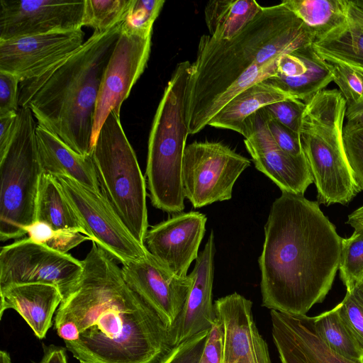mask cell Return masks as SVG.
<instances>
[{"instance_id": "obj_1", "label": "cell", "mask_w": 363, "mask_h": 363, "mask_svg": "<svg viewBox=\"0 0 363 363\" xmlns=\"http://www.w3.org/2000/svg\"><path fill=\"white\" fill-rule=\"evenodd\" d=\"M82 263L55 316L67 350L81 363H159L174 347L171 329L96 243Z\"/></svg>"}, {"instance_id": "obj_2", "label": "cell", "mask_w": 363, "mask_h": 363, "mask_svg": "<svg viewBox=\"0 0 363 363\" xmlns=\"http://www.w3.org/2000/svg\"><path fill=\"white\" fill-rule=\"evenodd\" d=\"M342 238L317 201L281 191L271 206L258 259L262 306L306 315L330 290Z\"/></svg>"}, {"instance_id": "obj_3", "label": "cell", "mask_w": 363, "mask_h": 363, "mask_svg": "<svg viewBox=\"0 0 363 363\" xmlns=\"http://www.w3.org/2000/svg\"><path fill=\"white\" fill-rule=\"evenodd\" d=\"M313 42L308 28L282 3L262 6L230 40L201 36L186 89L189 134L208 125L225 94L247 72Z\"/></svg>"}, {"instance_id": "obj_4", "label": "cell", "mask_w": 363, "mask_h": 363, "mask_svg": "<svg viewBox=\"0 0 363 363\" xmlns=\"http://www.w3.org/2000/svg\"><path fill=\"white\" fill-rule=\"evenodd\" d=\"M122 23L94 33L73 55L19 86V107L82 155H91L96 101Z\"/></svg>"}, {"instance_id": "obj_5", "label": "cell", "mask_w": 363, "mask_h": 363, "mask_svg": "<svg viewBox=\"0 0 363 363\" xmlns=\"http://www.w3.org/2000/svg\"><path fill=\"white\" fill-rule=\"evenodd\" d=\"M189 61L178 63L155 112L147 147L145 174L152 206L170 214L183 212L182 164L189 133L186 95Z\"/></svg>"}, {"instance_id": "obj_6", "label": "cell", "mask_w": 363, "mask_h": 363, "mask_svg": "<svg viewBox=\"0 0 363 363\" xmlns=\"http://www.w3.org/2000/svg\"><path fill=\"white\" fill-rule=\"evenodd\" d=\"M305 103L299 136L316 186L317 202L347 205L361 189L344 149L346 102L338 90L323 89Z\"/></svg>"}, {"instance_id": "obj_7", "label": "cell", "mask_w": 363, "mask_h": 363, "mask_svg": "<svg viewBox=\"0 0 363 363\" xmlns=\"http://www.w3.org/2000/svg\"><path fill=\"white\" fill-rule=\"evenodd\" d=\"M91 156L102 194L132 235L145 245L148 230L146 183L120 115L110 113Z\"/></svg>"}, {"instance_id": "obj_8", "label": "cell", "mask_w": 363, "mask_h": 363, "mask_svg": "<svg viewBox=\"0 0 363 363\" xmlns=\"http://www.w3.org/2000/svg\"><path fill=\"white\" fill-rule=\"evenodd\" d=\"M18 124L0 157V240L28 234L35 222L40 179L43 173L37 149L38 123L28 108L18 109Z\"/></svg>"}, {"instance_id": "obj_9", "label": "cell", "mask_w": 363, "mask_h": 363, "mask_svg": "<svg viewBox=\"0 0 363 363\" xmlns=\"http://www.w3.org/2000/svg\"><path fill=\"white\" fill-rule=\"evenodd\" d=\"M250 160L221 142H194L184 150V194L194 208L232 198L233 189Z\"/></svg>"}, {"instance_id": "obj_10", "label": "cell", "mask_w": 363, "mask_h": 363, "mask_svg": "<svg viewBox=\"0 0 363 363\" xmlns=\"http://www.w3.org/2000/svg\"><path fill=\"white\" fill-rule=\"evenodd\" d=\"M79 220L85 235L121 264L149 252L130 233L101 191L65 176H54Z\"/></svg>"}, {"instance_id": "obj_11", "label": "cell", "mask_w": 363, "mask_h": 363, "mask_svg": "<svg viewBox=\"0 0 363 363\" xmlns=\"http://www.w3.org/2000/svg\"><path fill=\"white\" fill-rule=\"evenodd\" d=\"M82 260L35 242L28 237L3 246L0 251V287L12 284H45L63 296L83 272Z\"/></svg>"}, {"instance_id": "obj_12", "label": "cell", "mask_w": 363, "mask_h": 363, "mask_svg": "<svg viewBox=\"0 0 363 363\" xmlns=\"http://www.w3.org/2000/svg\"><path fill=\"white\" fill-rule=\"evenodd\" d=\"M152 34H140L122 28L106 68L96 101L91 144L111 112L120 115L123 102L143 73L151 50Z\"/></svg>"}, {"instance_id": "obj_13", "label": "cell", "mask_w": 363, "mask_h": 363, "mask_svg": "<svg viewBox=\"0 0 363 363\" xmlns=\"http://www.w3.org/2000/svg\"><path fill=\"white\" fill-rule=\"evenodd\" d=\"M242 135L257 170L272 180L281 191L304 195L313 182L305 156L291 155L277 145L269 132L264 108L247 118Z\"/></svg>"}, {"instance_id": "obj_14", "label": "cell", "mask_w": 363, "mask_h": 363, "mask_svg": "<svg viewBox=\"0 0 363 363\" xmlns=\"http://www.w3.org/2000/svg\"><path fill=\"white\" fill-rule=\"evenodd\" d=\"M84 38L79 28L0 40V71L21 82L38 77L76 52Z\"/></svg>"}, {"instance_id": "obj_15", "label": "cell", "mask_w": 363, "mask_h": 363, "mask_svg": "<svg viewBox=\"0 0 363 363\" xmlns=\"http://www.w3.org/2000/svg\"><path fill=\"white\" fill-rule=\"evenodd\" d=\"M128 285L170 329L179 316L193 283V275L180 277L148 252L143 258L122 264Z\"/></svg>"}, {"instance_id": "obj_16", "label": "cell", "mask_w": 363, "mask_h": 363, "mask_svg": "<svg viewBox=\"0 0 363 363\" xmlns=\"http://www.w3.org/2000/svg\"><path fill=\"white\" fill-rule=\"evenodd\" d=\"M85 0H0V40L82 28Z\"/></svg>"}, {"instance_id": "obj_17", "label": "cell", "mask_w": 363, "mask_h": 363, "mask_svg": "<svg viewBox=\"0 0 363 363\" xmlns=\"http://www.w3.org/2000/svg\"><path fill=\"white\" fill-rule=\"evenodd\" d=\"M207 218L199 211L172 215L147 230L145 243L148 252L175 274L184 277L199 256Z\"/></svg>"}, {"instance_id": "obj_18", "label": "cell", "mask_w": 363, "mask_h": 363, "mask_svg": "<svg viewBox=\"0 0 363 363\" xmlns=\"http://www.w3.org/2000/svg\"><path fill=\"white\" fill-rule=\"evenodd\" d=\"M223 332V363H271L252 314V303L235 292L214 302Z\"/></svg>"}, {"instance_id": "obj_19", "label": "cell", "mask_w": 363, "mask_h": 363, "mask_svg": "<svg viewBox=\"0 0 363 363\" xmlns=\"http://www.w3.org/2000/svg\"><path fill=\"white\" fill-rule=\"evenodd\" d=\"M272 334L281 363H363L330 349L317 330L313 317L272 310Z\"/></svg>"}, {"instance_id": "obj_20", "label": "cell", "mask_w": 363, "mask_h": 363, "mask_svg": "<svg viewBox=\"0 0 363 363\" xmlns=\"http://www.w3.org/2000/svg\"><path fill=\"white\" fill-rule=\"evenodd\" d=\"M215 252L211 230L191 272L194 280L183 309L171 329L174 346L209 330L216 319L212 300Z\"/></svg>"}, {"instance_id": "obj_21", "label": "cell", "mask_w": 363, "mask_h": 363, "mask_svg": "<svg viewBox=\"0 0 363 363\" xmlns=\"http://www.w3.org/2000/svg\"><path fill=\"white\" fill-rule=\"evenodd\" d=\"M291 97L306 102L333 81L327 62L312 44L283 55L275 76L264 80Z\"/></svg>"}, {"instance_id": "obj_22", "label": "cell", "mask_w": 363, "mask_h": 363, "mask_svg": "<svg viewBox=\"0 0 363 363\" xmlns=\"http://www.w3.org/2000/svg\"><path fill=\"white\" fill-rule=\"evenodd\" d=\"M0 318L9 308L15 310L35 335L43 339L52 325L62 296L55 286L45 284H12L0 287Z\"/></svg>"}, {"instance_id": "obj_23", "label": "cell", "mask_w": 363, "mask_h": 363, "mask_svg": "<svg viewBox=\"0 0 363 363\" xmlns=\"http://www.w3.org/2000/svg\"><path fill=\"white\" fill-rule=\"evenodd\" d=\"M38 154L43 172L52 176H65L97 191H101L91 155L74 151L45 128L37 125Z\"/></svg>"}, {"instance_id": "obj_24", "label": "cell", "mask_w": 363, "mask_h": 363, "mask_svg": "<svg viewBox=\"0 0 363 363\" xmlns=\"http://www.w3.org/2000/svg\"><path fill=\"white\" fill-rule=\"evenodd\" d=\"M312 46L325 61L347 65L363 74V11L349 0L345 22Z\"/></svg>"}, {"instance_id": "obj_25", "label": "cell", "mask_w": 363, "mask_h": 363, "mask_svg": "<svg viewBox=\"0 0 363 363\" xmlns=\"http://www.w3.org/2000/svg\"><path fill=\"white\" fill-rule=\"evenodd\" d=\"M290 98L292 97L279 88L265 81L260 82L233 97L212 118L208 125L242 135L247 118L269 104Z\"/></svg>"}, {"instance_id": "obj_26", "label": "cell", "mask_w": 363, "mask_h": 363, "mask_svg": "<svg viewBox=\"0 0 363 363\" xmlns=\"http://www.w3.org/2000/svg\"><path fill=\"white\" fill-rule=\"evenodd\" d=\"M255 0H216L207 2L205 21L210 36L215 40L233 38L261 11Z\"/></svg>"}, {"instance_id": "obj_27", "label": "cell", "mask_w": 363, "mask_h": 363, "mask_svg": "<svg viewBox=\"0 0 363 363\" xmlns=\"http://www.w3.org/2000/svg\"><path fill=\"white\" fill-rule=\"evenodd\" d=\"M35 221L45 223L54 230H75L85 235L55 177L44 172L39 182Z\"/></svg>"}, {"instance_id": "obj_28", "label": "cell", "mask_w": 363, "mask_h": 363, "mask_svg": "<svg viewBox=\"0 0 363 363\" xmlns=\"http://www.w3.org/2000/svg\"><path fill=\"white\" fill-rule=\"evenodd\" d=\"M281 3L303 21L315 41L345 22L349 0H284Z\"/></svg>"}, {"instance_id": "obj_29", "label": "cell", "mask_w": 363, "mask_h": 363, "mask_svg": "<svg viewBox=\"0 0 363 363\" xmlns=\"http://www.w3.org/2000/svg\"><path fill=\"white\" fill-rule=\"evenodd\" d=\"M313 319L320 337L330 349L350 360L363 361V350L337 306Z\"/></svg>"}, {"instance_id": "obj_30", "label": "cell", "mask_w": 363, "mask_h": 363, "mask_svg": "<svg viewBox=\"0 0 363 363\" xmlns=\"http://www.w3.org/2000/svg\"><path fill=\"white\" fill-rule=\"evenodd\" d=\"M133 0H85L83 26L104 32L123 22Z\"/></svg>"}, {"instance_id": "obj_31", "label": "cell", "mask_w": 363, "mask_h": 363, "mask_svg": "<svg viewBox=\"0 0 363 363\" xmlns=\"http://www.w3.org/2000/svg\"><path fill=\"white\" fill-rule=\"evenodd\" d=\"M340 277L347 290L363 280V230H354L342 238L339 264Z\"/></svg>"}, {"instance_id": "obj_32", "label": "cell", "mask_w": 363, "mask_h": 363, "mask_svg": "<svg viewBox=\"0 0 363 363\" xmlns=\"http://www.w3.org/2000/svg\"><path fill=\"white\" fill-rule=\"evenodd\" d=\"M33 241L44 245L55 251L67 253L90 238L75 230H54L45 223L35 221L28 231Z\"/></svg>"}, {"instance_id": "obj_33", "label": "cell", "mask_w": 363, "mask_h": 363, "mask_svg": "<svg viewBox=\"0 0 363 363\" xmlns=\"http://www.w3.org/2000/svg\"><path fill=\"white\" fill-rule=\"evenodd\" d=\"M326 62L347 108L363 104V74L347 65Z\"/></svg>"}, {"instance_id": "obj_34", "label": "cell", "mask_w": 363, "mask_h": 363, "mask_svg": "<svg viewBox=\"0 0 363 363\" xmlns=\"http://www.w3.org/2000/svg\"><path fill=\"white\" fill-rule=\"evenodd\" d=\"M164 3V0H133L122 28L131 33L152 34L153 24Z\"/></svg>"}, {"instance_id": "obj_35", "label": "cell", "mask_w": 363, "mask_h": 363, "mask_svg": "<svg viewBox=\"0 0 363 363\" xmlns=\"http://www.w3.org/2000/svg\"><path fill=\"white\" fill-rule=\"evenodd\" d=\"M337 306L363 350V281L347 290L345 298Z\"/></svg>"}, {"instance_id": "obj_36", "label": "cell", "mask_w": 363, "mask_h": 363, "mask_svg": "<svg viewBox=\"0 0 363 363\" xmlns=\"http://www.w3.org/2000/svg\"><path fill=\"white\" fill-rule=\"evenodd\" d=\"M343 145L354 178L363 191V125L343 128Z\"/></svg>"}, {"instance_id": "obj_37", "label": "cell", "mask_w": 363, "mask_h": 363, "mask_svg": "<svg viewBox=\"0 0 363 363\" xmlns=\"http://www.w3.org/2000/svg\"><path fill=\"white\" fill-rule=\"evenodd\" d=\"M306 103L296 99H286L264 107L269 114L290 130L299 133Z\"/></svg>"}, {"instance_id": "obj_38", "label": "cell", "mask_w": 363, "mask_h": 363, "mask_svg": "<svg viewBox=\"0 0 363 363\" xmlns=\"http://www.w3.org/2000/svg\"><path fill=\"white\" fill-rule=\"evenodd\" d=\"M208 330L174 346L159 363H199Z\"/></svg>"}, {"instance_id": "obj_39", "label": "cell", "mask_w": 363, "mask_h": 363, "mask_svg": "<svg viewBox=\"0 0 363 363\" xmlns=\"http://www.w3.org/2000/svg\"><path fill=\"white\" fill-rule=\"evenodd\" d=\"M267 116L269 132L277 145L282 150L291 155L299 156L303 155L299 133L281 124L273 118L267 111Z\"/></svg>"}, {"instance_id": "obj_40", "label": "cell", "mask_w": 363, "mask_h": 363, "mask_svg": "<svg viewBox=\"0 0 363 363\" xmlns=\"http://www.w3.org/2000/svg\"><path fill=\"white\" fill-rule=\"evenodd\" d=\"M20 82L16 75L0 71V115L18 111Z\"/></svg>"}, {"instance_id": "obj_41", "label": "cell", "mask_w": 363, "mask_h": 363, "mask_svg": "<svg viewBox=\"0 0 363 363\" xmlns=\"http://www.w3.org/2000/svg\"><path fill=\"white\" fill-rule=\"evenodd\" d=\"M223 332L220 322L216 318L208 330L199 363H223Z\"/></svg>"}, {"instance_id": "obj_42", "label": "cell", "mask_w": 363, "mask_h": 363, "mask_svg": "<svg viewBox=\"0 0 363 363\" xmlns=\"http://www.w3.org/2000/svg\"><path fill=\"white\" fill-rule=\"evenodd\" d=\"M18 120V111L0 115V157L5 154L15 135Z\"/></svg>"}, {"instance_id": "obj_43", "label": "cell", "mask_w": 363, "mask_h": 363, "mask_svg": "<svg viewBox=\"0 0 363 363\" xmlns=\"http://www.w3.org/2000/svg\"><path fill=\"white\" fill-rule=\"evenodd\" d=\"M39 363H67L65 349L50 345L45 349L43 356Z\"/></svg>"}, {"instance_id": "obj_44", "label": "cell", "mask_w": 363, "mask_h": 363, "mask_svg": "<svg viewBox=\"0 0 363 363\" xmlns=\"http://www.w3.org/2000/svg\"><path fill=\"white\" fill-rule=\"evenodd\" d=\"M347 125H363V104L346 108Z\"/></svg>"}, {"instance_id": "obj_45", "label": "cell", "mask_w": 363, "mask_h": 363, "mask_svg": "<svg viewBox=\"0 0 363 363\" xmlns=\"http://www.w3.org/2000/svg\"><path fill=\"white\" fill-rule=\"evenodd\" d=\"M347 224H349L354 230H363V206L348 216Z\"/></svg>"}, {"instance_id": "obj_46", "label": "cell", "mask_w": 363, "mask_h": 363, "mask_svg": "<svg viewBox=\"0 0 363 363\" xmlns=\"http://www.w3.org/2000/svg\"><path fill=\"white\" fill-rule=\"evenodd\" d=\"M0 362L11 363V357L7 352L4 350L0 351Z\"/></svg>"}, {"instance_id": "obj_47", "label": "cell", "mask_w": 363, "mask_h": 363, "mask_svg": "<svg viewBox=\"0 0 363 363\" xmlns=\"http://www.w3.org/2000/svg\"><path fill=\"white\" fill-rule=\"evenodd\" d=\"M352 2L359 9L363 11V0H351Z\"/></svg>"}, {"instance_id": "obj_48", "label": "cell", "mask_w": 363, "mask_h": 363, "mask_svg": "<svg viewBox=\"0 0 363 363\" xmlns=\"http://www.w3.org/2000/svg\"><path fill=\"white\" fill-rule=\"evenodd\" d=\"M362 281H363V280H362Z\"/></svg>"}]
</instances>
